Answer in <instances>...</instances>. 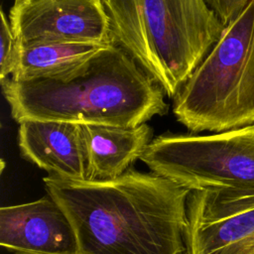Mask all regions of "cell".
I'll list each match as a JSON object with an SVG mask.
<instances>
[{
    "mask_svg": "<svg viewBox=\"0 0 254 254\" xmlns=\"http://www.w3.org/2000/svg\"><path fill=\"white\" fill-rule=\"evenodd\" d=\"M43 182L73 228L77 254H185L190 190L177 183L133 169L102 181Z\"/></svg>",
    "mask_w": 254,
    "mask_h": 254,
    "instance_id": "6da1fadb",
    "label": "cell"
},
{
    "mask_svg": "<svg viewBox=\"0 0 254 254\" xmlns=\"http://www.w3.org/2000/svg\"><path fill=\"white\" fill-rule=\"evenodd\" d=\"M11 116L78 125L134 127L168 112L163 89L119 46L111 45L66 79L1 82Z\"/></svg>",
    "mask_w": 254,
    "mask_h": 254,
    "instance_id": "7a4b0ae2",
    "label": "cell"
},
{
    "mask_svg": "<svg viewBox=\"0 0 254 254\" xmlns=\"http://www.w3.org/2000/svg\"><path fill=\"white\" fill-rule=\"evenodd\" d=\"M114 45L174 98L224 26L204 0H103Z\"/></svg>",
    "mask_w": 254,
    "mask_h": 254,
    "instance_id": "3957f363",
    "label": "cell"
},
{
    "mask_svg": "<svg viewBox=\"0 0 254 254\" xmlns=\"http://www.w3.org/2000/svg\"><path fill=\"white\" fill-rule=\"evenodd\" d=\"M173 113L191 134L254 124V0L224 27L174 97Z\"/></svg>",
    "mask_w": 254,
    "mask_h": 254,
    "instance_id": "277c9868",
    "label": "cell"
},
{
    "mask_svg": "<svg viewBox=\"0 0 254 254\" xmlns=\"http://www.w3.org/2000/svg\"><path fill=\"white\" fill-rule=\"evenodd\" d=\"M189 190L254 187V124L207 135L163 133L140 159Z\"/></svg>",
    "mask_w": 254,
    "mask_h": 254,
    "instance_id": "5b68a950",
    "label": "cell"
},
{
    "mask_svg": "<svg viewBox=\"0 0 254 254\" xmlns=\"http://www.w3.org/2000/svg\"><path fill=\"white\" fill-rule=\"evenodd\" d=\"M185 254H254V187L191 190Z\"/></svg>",
    "mask_w": 254,
    "mask_h": 254,
    "instance_id": "8992f818",
    "label": "cell"
},
{
    "mask_svg": "<svg viewBox=\"0 0 254 254\" xmlns=\"http://www.w3.org/2000/svg\"><path fill=\"white\" fill-rule=\"evenodd\" d=\"M9 22L20 44L114 45L103 0H22L10 9Z\"/></svg>",
    "mask_w": 254,
    "mask_h": 254,
    "instance_id": "52a82bcc",
    "label": "cell"
},
{
    "mask_svg": "<svg viewBox=\"0 0 254 254\" xmlns=\"http://www.w3.org/2000/svg\"><path fill=\"white\" fill-rule=\"evenodd\" d=\"M0 245L14 254H77L73 228L49 195L0 208Z\"/></svg>",
    "mask_w": 254,
    "mask_h": 254,
    "instance_id": "ba28073f",
    "label": "cell"
},
{
    "mask_svg": "<svg viewBox=\"0 0 254 254\" xmlns=\"http://www.w3.org/2000/svg\"><path fill=\"white\" fill-rule=\"evenodd\" d=\"M18 145L25 160L49 175L66 180H87L80 125L25 120L19 123Z\"/></svg>",
    "mask_w": 254,
    "mask_h": 254,
    "instance_id": "9c48e42d",
    "label": "cell"
},
{
    "mask_svg": "<svg viewBox=\"0 0 254 254\" xmlns=\"http://www.w3.org/2000/svg\"><path fill=\"white\" fill-rule=\"evenodd\" d=\"M87 165V180L115 179L140 160L153 140V129L143 123L134 127L80 125Z\"/></svg>",
    "mask_w": 254,
    "mask_h": 254,
    "instance_id": "30bf717a",
    "label": "cell"
},
{
    "mask_svg": "<svg viewBox=\"0 0 254 254\" xmlns=\"http://www.w3.org/2000/svg\"><path fill=\"white\" fill-rule=\"evenodd\" d=\"M109 46L69 42L20 44L17 65L10 78L16 81L66 79Z\"/></svg>",
    "mask_w": 254,
    "mask_h": 254,
    "instance_id": "8fae6325",
    "label": "cell"
},
{
    "mask_svg": "<svg viewBox=\"0 0 254 254\" xmlns=\"http://www.w3.org/2000/svg\"><path fill=\"white\" fill-rule=\"evenodd\" d=\"M19 42L16 40L10 22L3 10H1L0 28V82L11 77L15 71L18 56Z\"/></svg>",
    "mask_w": 254,
    "mask_h": 254,
    "instance_id": "7c38bea8",
    "label": "cell"
},
{
    "mask_svg": "<svg viewBox=\"0 0 254 254\" xmlns=\"http://www.w3.org/2000/svg\"><path fill=\"white\" fill-rule=\"evenodd\" d=\"M251 1L252 0H204L207 7L214 13L224 27L238 16Z\"/></svg>",
    "mask_w": 254,
    "mask_h": 254,
    "instance_id": "4fadbf2b",
    "label": "cell"
},
{
    "mask_svg": "<svg viewBox=\"0 0 254 254\" xmlns=\"http://www.w3.org/2000/svg\"><path fill=\"white\" fill-rule=\"evenodd\" d=\"M20 1H22V0H14V3H18V2H20Z\"/></svg>",
    "mask_w": 254,
    "mask_h": 254,
    "instance_id": "5bb4252c",
    "label": "cell"
}]
</instances>
